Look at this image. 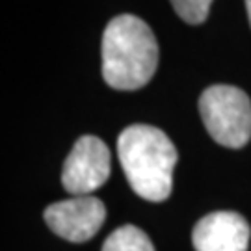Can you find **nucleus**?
Wrapping results in <instances>:
<instances>
[{
  "mask_svg": "<svg viewBox=\"0 0 251 251\" xmlns=\"http://www.w3.org/2000/svg\"><path fill=\"white\" fill-rule=\"evenodd\" d=\"M102 76L110 88H144L158 65V43L149 25L136 15H117L102 34Z\"/></svg>",
  "mask_w": 251,
  "mask_h": 251,
  "instance_id": "nucleus-1",
  "label": "nucleus"
},
{
  "mask_svg": "<svg viewBox=\"0 0 251 251\" xmlns=\"http://www.w3.org/2000/svg\"><path fill=\"white\" fill-rule=\"evenodd\" d=\"M117 156L125 177L140 198L160 203L173 188L177 149L160 128L130 125L117 138Z\"/></svg>",
  "mask_w": 251,
  "mask_h": 251,
  "instance_id": "nucleus-2",
  "label": "nucleus"
},
{
  "mask_svg": "<svg viewBox=\"0 0 251 251\" xmlns=\"http://www.w3.org/2000/svg\"><path fill=\"white\" fill-rule=\"evenodd\" d=\"M199 112L216 144L240 149L251 140V100L234 86L216 84L199 97Z\"/></svg>",
  "mask_w": 251,
  "mask_h": 251,
  "instance_id": "nucleus-3",
  "label": "nucleus"
},
{
  "mask_svg": "<svg viewBox=\"0 0 251 251\" xmlns=\"http://www.w3.org/2000/svg\"><path fill=\"white\" fill-rule=\"evenodd\" d=\"M110 177V151L97 136H82L65 158L62 184L71 196H91Z\"/></svg>",
  "mask_w": 251,
  "mask_h": 251,
  "instance_id": "nucleus-4",
  "label": "nucleus"
},
{
  "mask_svg": "<svg viewBox=\"0 0 251 251\" xmlns=\"http://www.w3.org/2000/svg\"><path fill=\"white\" fill-rule=\"evenodd\" d=\"M106 218V206L93 196H73L45 208V222L52 233L69 242H86L97 234Z\"/></svg>",
  "mask_w": 251,
  "mask_h": 251,
  "instance_id": "nucleus-5",
  "label": "nucleus"
},
{
  "mask_svg": "<svg viewBox=\"0 0 251 251\" xmlns=\"http://www.w3.org/2000/svg\"><path fill=\"white\" fill-rule=\"evenodd\" d=\"M250 225L240 214L220 210L201 218L192 233L198 251H248Z\"/></svg>",
  "mask_w": 251,
  "mask_h": 251,
  "instance_id": "nucleus-6",
  "label": "nucleus"
},
{
  "mask_svg": "<svg viewBox=\"0 0 251 251\" xmlns=\"http://www.w3.org/2000/svg\"><path fill=\"white\" fill-rule=\"evenodd\" d=\"M102 251H154V246L136 225H123L108 236Z\"/></svg>",
  "mask_w": 251,
  "mask_h": 251,
  "instance_id": "nucleus-7",
  "label": "nucleus"
},
{
  "mask_svg": "<svg viewBox=\"0 0 251 251\" xmlns=\"http://www.w3.org/2000/svg\"><path fill=\"white\" fill-rule=\"evenodd\" d=\"M170 2L177 11V15L188 25L205 23L212 4V0H170Z\"/></svg>",
  "mask_w": 251,
  "mask_h": 251,
  "instance_id": "nucleus-8",
  "label": "nucleus"
},
{
  "mask_svg": "<svg viewBox=\"0 0 251 251\" xmlns=\"http://www.w3.org/2000/svg\"><path fill=\"white\" fill-rule=\"evenodd\" d=\"M246 9H248V17H250V25H251V0H246Z\"/></svg>",
  "mask_w": 251,
  "mask_h": 251,
  "instance_id": "nucleus-9",
  "label": "nucleus"
}]
</instances>
